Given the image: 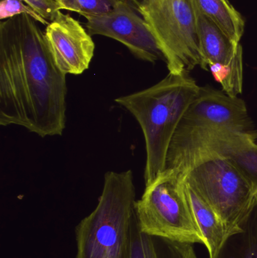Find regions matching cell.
Here are the masks:
<instances>
[{
	"mask_svg": "<svg viewBox=\"0 0 257 258\" xmlns=\"http://www.w3.org/2000/svg\"><path fill=\"white\" fill-rule=\"evenodd\" d=\"M178 168L220 218L228 235L239 229L257 202V189L230 162L211 155L187 158Z\"/></svg>",
	"mask_w": 257,
	"mask_h": 258,
	"instance_id": "4",
	"label": "cell"
},
{
	"mask_svg": "<svg viewBox=\"0 0 257 258\" xmlns=\"http://www.w3.org/2000/svg\"><path fill=\"white\" fill-rule=\"evenodd\" d=\"M121 1L128 3V4L129 5V6H131L133 9H136L137 11L139 4H140V2L137 1V0H121Z\"/></svg>",
	"mask_w": 257,
	"mask_h": 258,
	"instance_id": "19",
	"label": "cell"
},
{
	"mask_svg": "<svg viewBox=\"0 0 257 258\" xmlns=\"http://www.w3.org/2000/svg\"><path fill=\"white\" fill-rule=\"evenodd\" d=\"M256 138L227 129L178 128L169 147L166 168L193 156H220L238 168L257 189Z\"/></svg>",
	"mask_w": 257,
	"mask_h": 258,
	"instance_id": "7",
	"label": "cell"
},
{
	"mask_svg": "<svg viewBox=\"0 0 257 258\" xmlns=\"http://www.w3.org/2000/svg\"><path fill=\"white\" fill-rule=\"evenodd\" d=\"M137 11L155 36L169 73L205 70L193 0H142Z\"/></svg>",
	"mask_w": 257,
	"mask_h": 258,
	"instance_id": "6",
	"label": "cell"
},
{
	"mask_svg": "<svg viewBox=\"0 0 257 258\" xmlns=\"http://www.w3.org/2000/svg\"><path fill=\"white\" fill-rule=\"evenodd\" d=\"M196 16L205 70L210 68L225 93L238 97L242 92L243 86L241 45L234 42L214 21L197 9Z\"/></svg>",
	"mask_w": 257,
	"mask_h": 258,
	"instance_id": "8",
	"label": "cell"
},
{
	"mask_svg": "<svg viewBox=\"0 0 257 258\" xmlns=\"http://www.w3.org/2000/svg\"><path fill=\"white\" fill-rule=\"evenodd\" d=\"M37 22L23 14L0 24V125L45 138L63 134L67 87Z\"/></svg>",
	"mask_w": 257,
	"mask_h": 258,
	"instance_id": "1",
	"label": "cell"
},
{
	"mask_svg": "<svg viewBox=\"0 0 257 258\" xmlns=\"http://www.w3.org/2000/svg\"><path fill=\"white\" fill-rule=\"evenodd\" d=\"M85 18L86 29L91 36L101 35L116 39L140 60L152 63L158 60L165 61L147 23L128 3L122 2L110 13Z\"/></svg>",
	"mask_w": 257,
	"mask_h": 258,
	"instance_id": "9",
	"label": "cell"
},
{
	"mask_svg": "<svg viewBox=\"0 0 257 258\" xmlns=\"http://www.w3.org/2000/svg\"><path fill=\"white\" fill-rule=\"evenodd\" d=\"M136 201L131 170L106 173L96 208L75 227V258H131Z\"/></svg>",
	"mask_w": 257,
	"mask_h": 258,
	"instance_id": "3",
	"label": "cell"
},
{
	"mask_svg": "<svg viewBox=\"0 0 257 258\" xmlns=\"http://www.w3.org/2000/svg\"><path fill=\"white\" fill-rule=\"evenodd\" d=\"M212 258H257V202L239 229L226 236Z\"/></svg>",
	"mask_w": 257,
	"mask_h": 258,
	"instance_id": "14",
	"label": "cell"
},
{
	"mask_svg": "<svg viewBox=\"0 0 257 258\" xmlns=\"http://www.w3.org/2000/svg\"><path fill=\"white\" fill-rule=\"evenodd\" d=\"M199 89L189 73H169L152 87L115 100L135 117L143 131L146 152V185L165 169L172 139Z\"/></svg>",
	"mask_w": 257,
	"mask_h": 258,
	"instance_id": "2",
	"label": "cell"
},
{
	"mask_svg": "<svg viewBox=\"0 0 257 258\" xmlns=\"http://www.w3.org/2000/svg\"><path fill=\"white\" fill-rule=\"evenodd\" d=\"M131 258H198L193 244L142 233L136 215L131 226Z\"/></svg>",
	"mask_w": 257,
	"mask_h": 258,
	"instance_id": "12",
	"label": "cell"
},
{
	"mask_svg": "<svg viewBox=\"0 0 257 258\" xmlns=\"http://www.w3.org/2000/svg\"><path fill=\"white\" fill-rule=\"evenodd\" d=\"M184 187L205 239V245L208 248L210 258H212L227 236L226 228L211 206L186 182L185 179Z\"/></svg>",
	"mask_w": 257,
	"mask_h": 258,
	"instance_id": "13",
	"label": "cell"
},
{
	"mask_svg": "<svg viewBox=\"0 0 257 258\" xmlns=\"http://www.w3.org/2000/svg\"><path fill=\"white\" fill-rule=\"evenodd\" d=\"M45 35L56 64L63 74L80 75L89 69L95 45L79 21L59 11L47 25Z\"/></svg>",
	"mask_w": 257,
	"mask_h": 258,
	"instance_id": "11",
	"label": "cell"
},
{
	"mask_svg": "<svg viewBox=\"0 0 257 258\" xmlns=\"http://www.w3.org/2000/svg\"><path fill=\"white\" fill-rule=\"evenodd\" d=\"M135 215L142 233L189 243L205 241L184 187V174L165 168L146 185L135 203Z\"/></svg>",
	"mask_w": 257,
	"mask_h": 258,
	"instance_id": "5",
	"label": "cell"
},
{
	"mask_svg": "<svg viewBox=\"0 0 257 258\" xmlns=\"http://www.w3.org/2000/svg\"><path fill=\"white\" fill-rule=\"evenodd\" d=\"M60 10L71 11L85 17L101 16L114 10L121 0H55Z\"/></svg>",
	"mask_w": 257,
	"mask_h": 258,
	"instance_id": "16",
	"label": "cell"
},
{
	"mask_svg": "<svg viewBox=\"0 0 257 258\" xmlns=\"http://www.w3.org/2000/svg\"><path fill=\"white\" fill-rule=\"evenodd\" d=\"M27 14L41 24L48 25L50 22L36 13L30 6L24 4L22 0H2L0 3V19L7 20L18 15Z\"/></svg>",
	"mask_w": 257,
	"mask_h": 258,
	"instance_id": "17",
	"label": "cell"
},
{
	"mask_svg": "<svg viewBox=\"0 0 257 258\" xmlns=\"http://www.w3.org/2000/svg\"><path fill=\"white\" fill-rule=\"evenodd\" d=\"M178 128H220L257 137L245 102L210 86L200 87Z\"/></svg>",
	"mask_w": 257,
	"mask_h": 258,
	"instance_id": "10",
	"label": "cell"
},
{
	"mask_svg": "<svg viewBox=\"0 0 257 258\" xmlns=\"http://www.w3.org/2000/svg\"><path fill=\"white\" fill-rule=\"evenodd\" d=\"M33 9L42 18L51 22L60 11V6L55 0H22Z\"/></svg>",
	"mask_w": 257,
	"mask_h": 258,
	"instance_id": "18",
	"label": "cell"
},
{
	"mask_svg": "<svg viewBox=\"0 0 257 258\" xmlns=\"http://www.w3.org/2000/svg\"><path fill=\"white\" fill-rule=\"evenodd\" d=\"M193 3L196 9L214 21L234 42L240 43L245 22L229 0H193Z\"/></svg>",
	"mask_w": 257,
	"mask_h": 258,
	"instance_id": "15",
	"label": "cell"
}]
</instances>
